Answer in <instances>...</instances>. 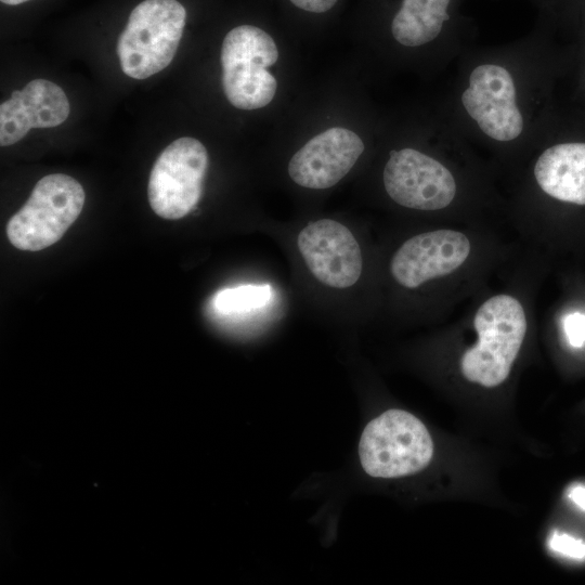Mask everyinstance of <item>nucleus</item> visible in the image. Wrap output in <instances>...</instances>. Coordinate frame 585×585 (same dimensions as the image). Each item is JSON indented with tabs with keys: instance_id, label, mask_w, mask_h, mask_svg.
<instances>
[{
	"instance_id": "f257e3e1",
	"label": "nucleus",
	"mask_w": 585,
	"mask_h": 585,
	"mask_svg": "<svg viewBox=\"0 0 585 585\" xmlns=\"http://www.w3.org/2000/svg\"><path fill=\"white\" fill-rule=\"evenodd\" d=\"M473 326L478 341L463 354L461 373L471 382L496 387L507 379L524 340V309L510 295L493 296L477 310Z\"/></svg>"
},
{
	"instance_id": "f03ea898",
	"label": "nucleus",
	"mask_w": 585,
	"mask_h": 585,
	"mask_svg": "<svg viewBox=\"0 0 585 585\" xmlns=\"http://www.w3.org/2000/svg\"><path fill=\"white\" fill-rule=\"evenodd\" d=\"M433 456V442L424 422L398 408L373 418L363 429L359 458L370 477L391 479L417 473Z\"/></svg>"
},
{
	"instance_id": "7ed1b4c3",
	"label": "nucleus",
	"mask_w": 585,
	"mask_h": 585,
	"mask_svg": "<svg viewBox=\"0 0 585 585\" xmlns=\"http://www.w3.org/2000/svg\"><path fill=\"white\" fill-rule=\"evenodd\" d=\"M186 21L177 0H144L130 13L118 37L117 54L122 72L133 79H146L173 60Z\"/></svg>"
},
{
	"instance_id": "20e7f679",
	"label": "nucleus",
	"mask_w": 585,
	"mask_h": 585,
	"mask_svg": "<svg viewBox=\"0 0 585 585\" xmlns=\"http://www.w3.org/2000/svg\"><path fill=\"white\" fill-rule=\"evenodd\" d=\"M84 198L82 185L67 174L41 178L6 224L10 243L26 251L42 250L55 244L79 217Z\"/></svg>"
},
{
	"instance_id": "39448f33",
	"label": "nucleus",
	"mask_w": 585,
	"mask_h": 585,
	"mask_svg": "<svg viewBox=\"0 0 585 585\" xmlns=\"http://www.w3.org/2000/svg\"><path fill=\"white\" fill-rule=\"evenodd\" d=\"M277 58L276 43L261 28L240 25L231 29L221 48L222 88L227 101L239 109L266 106L277 89L268 68Z\"/></svg>"
},
{
	"instance_id": "423d86ee",
	"label": "nucleus",
	"mask_w": 585,
	"mask_h": 585,
	"mask_svg": "<svg viewBox=\"0 0 585 585\" xmlns=\"http://www.w3.org/2000/svg\"><path fill=\"white\" fill-rule=\"evenodd\" d=\"M208 168L204 144L190 136L170 143L151 170L147 195L151 208L160 218L178 220L198 204Z\"/></svg>"
},
{
	"instance_id": "0eeeda50",
	"label": "nucleus",
	"mask_w": 585,
	"mask_h": 585,
	"mask_svg": "<svg viewBox=\"0 0 585 585\" xmlns=\"http://www.w3.org/2000/svg\"><path fill=\"white\" fill-rule=\"evenodd\" d=\"M386 192L396 204L417 210L447 207L456 195L451 171L437 159L413 148L391 151L384 169Z\"/></svg>"
},
{
	"instance_id": "6e6552de",
	"label": "nucleus",
	"mask_w": 585,
	"mask_h": 585,
	"mask_svg": "<svg viewBox=\"0 0 585 585\" xmlns=\"http://www.w3.org/2000/svg\"><path fill=\"white\" fill-rule=\"evenodd\" d=\"M461 102L480 129L496 141H511L523 130V118L516 103V88L509 72L498 65L477 66Z\"/></svg>"
},
{
	"instance_id": "1a4fd4ad",
	"label": "nucleus",
	"mask_w": 585,
	"mask_h": 585,
	"mask_svg": "<svg viewBox=\"0 0 585 585\" xmlns=\"http://www.w3.org/2000/svg\"><path fill=\"white\" fill-rule=\"evenodd\" d=\"M311 273L324 285L347 288L362 273V252L352 232L342 223L322 219L306 225L297 238Z\"/></svg>"
},
{
	"instance_id": "9d476101",
	"label": "nucleus",
	"mask_w": 585,
	"mask_h": 585,
	"mask_svg": "<svg viewBox=\"0 0 585 585\" xmlns=\"http://www.w3.org/2000/svg\"><path fill=\"white\" fill-rule=\"evenodd\" d=\"M468 237L454 230L420 233L405 240L393 255L390 271L403 287L414 289L456 271L469 257Z\"/></svg>"
},
{
	"instance_id": "9b49d317",
	"label": "nucleus",
	"mask_w": 585,
	"mask_h": 585,
	"mask_svg": "<svg viewBox=\"0 0 585 585\" xmlns=\"http://www.w3.org/2000/svg\"><path fill=\"white\" fill-rule=\"evenodd\" d=\"M363 151L364 143L355 132L333 127L313 136L291 157L288 173L302 187L328 188L347 176Z\"/></svg>"
},
{
	"instance_id": "f8f14e48",
	"label": "nucleus",
	"mask_w": 585,
	"mask_h": 585,
	"mask_svg": "<svg viewBox=\"0 0 585 585\" xmlns=\"http://www.w3.org/2000/svg\"><path fill=\"white\" fill-rule=\"evenodd\" d=\"M69 110L61 87L46 79L31 80L0 105V145H12L35 128L56 127L67 119Z\"/></svg>"
},
{
	"instance_id": "ddd939ff",
	"label": "nucleus",
	"mask_w": 585,
	"mask_h": 585,
	"mask_svg": "<svg viewBox=\"0 0 585 585\" xmlns=\"http://www.w3.org/2000/svg\"><path fill=\"white\" fill-rule=\"evenodd\" d=\"M540 187L550 197L585 205V143H559L545 150L534 166Z\"/></svg>"
},
{
	"instance_id": "4468645a",
	"label": "nucleus",
	"mask_w": 585,
	"mask_h": 585,
	"mask_svg": "<svg viewBox=\"0 0 585 585\" xmlns=\"http://www.w3.org/2000/svg\"><path fill=\"white\" fill-rule=\"evenodd\" d=\"M450 0H403L393 17V38L405 47H418L432 41L448 20Z\"/></svg>"
},
{
	"instance_id": "2eb2a0df",
	"label": "nucleus",
	"mask_w": 585,
	"mask_h": 585,
	"mask_svg": "<svg viewBox=\"0 0 585 585\" xmlns=\"http://www.w3.org/2000/svg\"><path fill=\"white\" fill-rule=\"evenodd\" d=\"M271 297L272 288L268 284L242 285L219 291L213 306L222 314L244 313L264 307Z\"/></svg>"
},
{
	"instance_id": "dca6fc26",
	"label": "nucleus",
	"mask_w": 585,
	"mask_h": 585,
	"mask_svg": "<svg viewBox=\"0 0 585 585\" xmlns=\"http://www.w3.org/2000/svg\"><path fill=\"white\" fill-rule=\"evenodd\" d=\"M552 550L573 558L585 557V543L568 534L555 533L549 540Z\"/></svg>"
},
{
	"instance_id": "f3484780",
	"label": "nucleus",
	"mask_w": 585,
	"mask_h": 585,
	"mask_svg": "<svg viewBox=\"0 0 585 585\" xmlns=\"http://www.w3.org/2000/svg\"><path fill=\"white\" fill-rule=\"evenodd\" d=\"M564 332L573 347H581L585 341V315L572 313L564 318Z\"/></svg>"
},
{
	"instance_id": "a211bd4d",
	"label": "nucleus",
	"mask_w": 585,
	"mask_h": 585,
	"mask_svg": "<svg viewBox=\"0 0 585 585\" xmlns=\"http://www.w3.org/2000/svg\"><path fill=\"white\" fill-rule=\"evenodd\" d=\"M338 0H290L297 8L312 12L323 13L330 10Z\"/></svg>"
},
{
	"instance_id": "6ab92c4d",
	"label": "nucleus",
	"mask_w": 585,
	"mask_h": 585,
	"mask_svg": "<svg viewBox=\"0 0 585 585\" xmlns=\"http://www.w3.org/2000/svg\"><path fill=\"white\" fill-rule=\"evenodd\" d=\"M570 497L578 507L585 510V487H573L570 492Z\"/></svg>"
},
{
	"instance_id": "aec40b11",
	"label": "nucleus",
	"mask_w": 585,
	"mask_h": 585,
	"mask_svg": "<svg viewBox=\"0 0 585 585\" xmlns=\"http://www.w3.org/2000/svg\"><path fill=\"white\" fill-rule=\"evenodd\" d=\"M2 3L4 4H8V5H17V4H21V3H24V2H27L29 0H0Z\"/></svg>"
}]
</instances>
